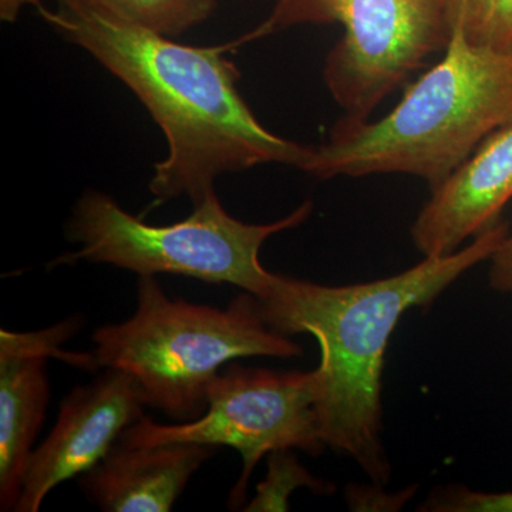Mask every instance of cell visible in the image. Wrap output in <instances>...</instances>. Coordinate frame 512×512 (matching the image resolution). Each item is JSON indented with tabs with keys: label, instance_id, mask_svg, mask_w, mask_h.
<instances>
[{
	"label": "cell",
	"instance_id": "9a60e30c",
	"mask_svg": "<svg viewBox=\"0 0 512 512\" xmlns=\"http://www.w3.org/2000/svg\"><path fill=\"white\" fill-rule=\"evenodd\" d=\"M299 487L320 490L323 483L299 463L292 450L274 451L269 454L268 474L245 511H288L289 495Z\"/></svg>",
	"mask_w": 512,
	"mask_h": 512
},
{
	"label": "cell",
	"instance_id": "4fadbf2b",
	"mask_svg": "<svg viewBox=\"0 0 512 512\" xmlns=\"http://www.w3.org/2000/svg\"><path fill=\"white\" fill-rule=\"evenodd\" d=\"M451 32L473 46L512 53V0H443Z\"/></svg>",
	"mask_w": 512,
	"mask_h": 512
},
{
	"label": "cell",
	"instance_id": "7c38bea8",
	"mask_svg": "<svg viewBox=\"0 0 512 512\" xmlns=\"http://www.w3.org/2000/svg\"><path fill=\"white\" fill-rule=\"evenodd\" d=\"M110 15L160 35L174 37L205 22L217 0H82Z\"/></svg>",
	"mask_w": 512,
	"mask_h": 512
},
{
	"label": "cell",
	"instance_id": "52a82bcc",
	"mask_svg": "<svg viewBox=\"0 0 512 512\" xmlns=\"http://www.w3.org/2000/svg\"><path fill=\"white\" fill-rule=\"evenodd\" d=\"M319 396L318 369L279 372L231 365L208 387V406L201 417L167 426L143 416L120 439L130 444L183 441L234 448L244 463L229 503L238 507L252 471L265 454L302 450L319 456L328 448L316 410Z\"/></svg>",
	"mask_w": 512,
	"mask_h": 512
},
{
	"label": "cell",
	"instance_id": "6da1fadb",
	"mask_svg": "<svg viewBox=\"0 0 512 512\" xmlns=\"http://www.w3.org/2000/svg\"><path fill=\"white\" fill-rule=\"evenodd\" d=\"M40 6L42 18L119 77L163 130L168 154L154 165L150 191L158 202L188 197L198 204L222 174L256 165H305L312 148L262 126L238 90L228 45L174 42L82 0Z\"/></svg>",
	"mask_w": 512,
	"mask_h": 512
},
{
	"label": "cell",
	"instance_id": "e0dca14e",
	"mask_svg": "<svg viewBox=\"0 0 512 512\" xmlns=\"http://www.w3.org/2000/svg\"><path fill=\"white\" fill-rule=\"evenodd\" d=\"M490 261L491 288L501 293H512V232H508Z\"/></svg>",
	"mask_w": 512,
	"mask_h": 512
},
{
	"label": "cell",
	"instance_id": "277c9868",
	"mask_svg": "<svg viewBox=\"0 0 512 512\" xmlns=\"http://www.w3.org/2000/svg\"><path fill=\"white\" fill-rule=\"evenodd\" d=\"M93 343L101 369L126 373L147 407L181 423L205 413L208 387L227 363L303 355L299 343L266 325L251 293L212 308L170 298L154 276H138L134 315L101 326Z\"/></svg>",
	"mask_w": 512,
	"mask_h": 512
},
{
	"label": "cell",
	"instance_id": "5b68a950",
	"mask_svg": "<svg viewBox=\"0 0 512 512\" xmlns=\"http://www.w3.org/2000/svg\"><path fill=\"white\" fill-rule=\"evenodd\" d=\"M313 211L303 202L271 224H247L229 215L217 194L194 205L190 217L151 225L120 207L110 195L87 191L74 205L67 237L79 249L57 256L50 268L79 262L107 264L138 276L173 274L208 284H229L264 298L275 284L259 252L269 238L303 224Z\"/></svg>",
	"mask_w": 512,
	"mask_h": 512
},
{
	"label": "cell",
	"instance_id": "5bb4252c",
	"mask_svg": "<svg viewBox=\"0 0 512 512\" xmlns=\"http://www.w3.org/2000/svg\"><path fill=\"white\" fill-rule=\"evenodd\" d=\"M77 319L64 320L62 323L39 330V332L16 333L2 329L0 332V360L6 359H57L77 369L100 370L93 352H67L62 346L79 329Z\"/></svg>",
	"mask_w": 512,
	"mask_h": 512
},
{
	"label": "cell",
	"instance_id": "ba28073f",
	"mask_svg": "<svg viewBox=\"0 0 512 512\" xmlns=\"http://www.w3.org/2000/svg\"><path fill=\"white\" fill-rule=\"evenodd\" d=\"M144 407L136 383L120 370L104 369L73 389L60 403L55 427L33 451L15 511H39L57 485L96 467L144 416Z\"/></svg>",
	"mask_w": 512,
	"mask_h": 512
},
{
	"label": "cell",
	"instance_id": "ac0fdd59",
	"mask_svg": "<svg viewBox=\"0 0 512 512\" xmlns=\"http://www.w3.org/2000/svg\"><path fill=\"white\" fill-rule=\"evenodd\" d=\"M28 5L37 9L43 6L42 0H0V19L3 22H16L22 9Z\"/></svg>",
	"mask_w": 512,
	"mask_h": 512
},
{
	"label": "cell",
	"instance_id": "9c48e42d",
	"mask_svg": "<svg viewBox=\"0 0 512 512\" xmlns=\"http://www.w3.org/2000/svg\"><path fill=\"white\" fill-rule=\"evenodd\" d=\"M512 200V124L485 138L450 177L431 190L412 227L414 245L426 256L460 249L500 220Z\"/></svg>",
	"mask_w": 512,
	"mask_h": 512
},
{
	"label": "cell",
	"instance_id": "8fae6325",
	"mask_svg": "<svg viewBox=\"0 0 512 512\" xmlns=\"http://www.w3.org/2000/svg\"><path fill=\"white\" fill-rule=\"evenodd\" d=\"M46 360H0V510L15 511L49 403Z\"/></svg>",
	"mask_w": 512,
	"mask_h": 512
},
{
	"label": "cell",
	"instance_id": "7a4b0ae2",
	"mask_svg": "<svg viewBox=\"0 0 512 512\" xmlns=\"http://www.w3.org/2000/svg\"><path fill=\"white\" fill-rule=\"evenodd\" d=\"M498 221L470 245L426 256L402 274L348 286H326L276 276L258 299L266 325L282 335L318 340V417L326 447L352 458L375 484L392 467L383 443L384 355L397 323L412 308H427L460 276L493 256L507 237Z\"/></svg>",
	"mask_w": 512,
	"mask_h": 512
},
{
	"label": "cell",
	"instance_id": "8992f818",
	"mask_svg": "<svg viewBox=\"0 0 512 512\" xmlns=\"http://www.w3.org/2000/svg\"><path fill=\"white\" fill-rule=\"evenodd\" d=\"M303 23H340L345 36L326 57L323 77L346 121H366L427 57L446 49L443 0H278L261 26L231 49Z\"/></svg>",
	"mask_w": 512,
	"mask_h": 512
},
{
	"label": "cell",
	"instance_id": "30bf717a",
	"mask_svg": "<svg viewBox=\"0 0 512 512\" xmlns=\"http://www.w3.org/2000/svg\"><path fill=\"white\" fill-rule=\"evenodd\" d=\"M217 447L200 443L130 444L119 439L80 477L84 494L106 512H168Z\"/></svg>",
	"mask_w": 512,
	"mask_h": 512
},
{
	"label": "cell",
	"instance_id": "2e32d148",
	"mask_svg": "<svg viewBox=\"0 0 512 512\" xmlns=\"http://www.w3.org/2000/svg\"><path fill=\"white\" fill-rule=\"evenodd\" d=\"M424 511L437 512H512V491L480 493L463 485L439 487L423 504Z\"/></svg>",
	"mask_w": 512,
	"mask_h": 512
},
{
	"label": "cell",
	"instance_id": "3957f363",
	"mask_svg": "<svg viewBox=\"0 0 512 512\" xmlns=\"http://www.w3.org/2000/svg\"><path fill=\"white\" fill-rule=\"evenodd\" d=\"M512 124V53L451 32L446 55L383 119L342 120L301 168L322 180L407 174L439 187L485 138Z\"/></svg>",
	"mask_w": 512,
	"mask_h": 512
}]
</instances>
